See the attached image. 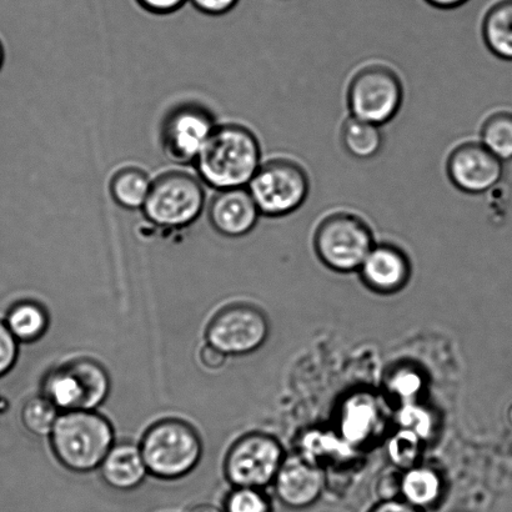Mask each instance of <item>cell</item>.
<instances>
[{"mask_svg":"<svg viewBox=\"0 0 512 512\" xmlns=\"http://www.w3.org/2000/svg\"><path fill=\"white\" fill-rule=\"evenodd\" d=\"M217 125V117L207 104L198 100L175 103L160 120V147L172 162L194 164Z\"/></svg>","mask_w":512,"mask_h":512,"instance_id":"cell-8","label":"cell"},{"mask_svg":"<svg viewBox=\"0 0 512 512\" xmlns=\"http://www.w3.org/2000/svg\"><path fill=\"white\" fill-rule=\"evenodd\" d=\"M486 47L499 59L512 62V0H496L481 23Z\"/></svg>","mask_w":512,"mask_h":512,"instance_id":"cell-19","label":"cell"},{"mask_svg":"<svg viewBox=\"0 0 512 512\" xmlns=\"http://www.w3.org/2000/svg\"><path fill=\"white\" fill-rule=\"evenodd\" d=\"M341 144L351 158L371 160L378 157L384 147L381 125L350 117L341 125Z\"/></svg>","mask_w":512,"mask_h":512,"instance_id":"cell-21","label":"cell"},{"mask_svg":"<svg viewBox=\"0 0 512 512\" xmlns=\"http://www.w3.org/2000/svg\"><path fill=\"white\" fill-rule=\"evenodd\" d=\"M423 385L420 373L406 368L395 371L389 381L391 393L399 396L401 400L405 401V404L413 403L415 396L423 389Z\"/></svg>","mask_w":512,"mask_h":512,"instance_id":"cell-27","label":"cell"},{"mask_svg":"<svg viewBox=\"0 0 512 512\" xmlns=\"http://www.w3.org/2000/svg\"><path fill=\"white\" fill-rule=\"evenodd\" d=\"M313 244L326 268L348 274L359 271L376 242L373 229L364 218L340 210L321 219L315 229Z\"/></svg>","mask_w":512,"mask_h":512,"instance_id":"cell-4","label":"cell"},{"mask_svg":"<svg viewBox=\"0 0 512 512\" xmlns=\"http://www.w3.org/2000/svg\"><path fill=\"white\" fill-rule=\"evenodd\" d=\"M247 188L261 217L284 218L303 207L309 197L310 179L299 162L278 157L263 160Z\"/></svg>","mask_w":512,"mask_h":512,"instance_id":"cell-5","label":"cell"},{"mask_svg":"<svg viewBox=\"0 0 512 512\" xmlns=\"http://www.w3.org/2000/svg\"><path fill=\"white\" fill-rule=\"evenodd\" d=\"M153 178L139 165L127 164L110 177L109 193L115 204L125 210H142L152 187Z\"/></svg>","mask_w":512,"mask_h":512,"instance_id":"cell-18","label":"cell"},{"mask_svg":"<svg viewBox=\"0 0 512 512\" xmlns=\"http://www.w3.org/2000/svg\"><path fill=\"white\" fill-rule=\"evenodd\" d=\"M224 512H273L270 500L260 489L237 488L225 501Z\"/></svg>","mask_w":512,"mask_h":512,"instance_id":"cell-26","label":"cell"},{"mask_svg":"<svg viewBox=\"0 0 512 512\" xmlns=\"http://www.w3.org/2000/svg\"><path fill=\"white\" fill-rule=\"evenodd\" d=\"M506 421H508V424L512 429V403L509 405L508 410H506Z\"/></svg>","mask_w":512,"mask_h":512,"instance_id":"cell-37","label":"cell"},{"mask_svg":"<svg viewBox=\"0 0 512 512\" xmlns=\"http://www.w3.org/2000/svg\"><path fill=\"white\" fill-rule=\"evenodd\" d=\"M59 415V410L43 395L27 401L22 411V420L30 433L48 436L52 434Z\"/></svg>","mask_w":512,"mask_h":512,"instance_id":"cell-24","label":"cell"},{"mask_svg":"<svg viewBox=\"0 0 512 512\" xmlns=\"http://www.w3.org/2000/svg\"><path fill=\"white\" fill-rule=\"evenodd\" d=\"M4 57H5L4 47H3L2 40H0V69H2V67H3Z\"/></svg>","mask_w":512,"mask_h":512,"instance_id":"cell-38","label":"cell"},{"mask_svg":"<svg viewBox=\"0 0 512 512\" xmlns=\"http://www.w3.org/2000/svg\"><path fill=\"white\" fill-rule=\"evenodd\" d=\"M285 460L283 446L268 434H249L229 451L225 471L237 488L263 489L274 483Z\"/></svg>","mask_w":512,"mask_h":512,"instance_id":"cell-10","label":"cell"},{"mask_svg":"<svg viewBox=\"0 0 512 512\" xmlns=\"http://www.w3.org/2000/svg\"><path fill=\"white\" fill-rule=\"evenodd\" d=\"M479 142L501 162L512 160V112L498 110L485 118L480 128Z\"/></svg>","mask_w":512,"mask_h":512,"instance_id":"cell-22","label":"cell"},{"mask_svg":"<svg viewBox=\"0 0 512 512\" xmlns=\"http://www.w3.org/2000/svg\"><path fill=\"white\" fill-rule=\"evenodd\" d=\"M446 173L456 189L466 194L489 192L504 177V163L478 140H468L451 150Z\"/></svg>","mask_w":512,"mask_h":512,"instance_id":"cell-12","label":"cell"},{"mask_svg":"<svg viewBox=\"0 0 512 512\" xmlns=\"http://www.w3.org/2000/svg\"><path fill=\"white\" fill-rule=\"evenodd\" d=\"M443 495V479L438 471L415 465L401 474V499L420 510L434 506Z\"/></svg>","mask_w":512,"mask_h":512,"instance_id":"cell-20","label":"cell"},{"mask_svg":"<svg viewBox=\"0 0 512 512\" xmlns=\"http://www.w3.org/2000/svg\"><path fill=\"white\" fill-rule=\"evenodd\" d=\"M7 326L15 339L29 343L39 339L47 330V314L37 304H19L10 311Z\"/></svg>","mask_w":512,"mask_h":512,"instance_id":"cell-23","label":"cell"},{"mask_svg":"<svg viewBox=\"0 0 512 512\" xmlns=\"http://www.w3.org/2000/svg\"><path fill=\"white\" fill-rule=\"evenodd\" d=\"M140 451L148 473L162 479H178L199 463L202 443L189 425L178 420L162 421L145 434Z\"/></svg>","mask_w":512,"mask_h":512,"instance_id":"cell-7","label":"cell"},{"mask_svg":"<svg viewBox=\"0 0 512 512\" xmlns=\"http://www.w3.org/2000/svg\"><path fill=\"white\" fill-rule=\"evenodd\" d=\"M261 217L248 188L217 190L208 207V218L215 232L227 238L252 233Z\"/></svg>","mask_w":512,"mask_h":512,"instance_id":"cell-14","label":"cell"},{"mask_svg":"<svg viewBox=\"0 0 512 512\" xmlns=\"http://www.w3.org/2000/svg\"><path fill=\"white\" fill-rule=\"evenodd\" d=\"M370 512H423L404 500L380 501Z\"/></svg>","mask_w":512,"mask_h":512,"instance_id":"cell-34","label":"cell"},{"mask_svg":"<svg viewBox=\"0 0 512 512\" xmlns=\"http://www.w3.org/2000/svg\"><path fill=\"white\" fill-rule=\"evenodd\" d=\"M404 95L403 80L395 69L386 64L370 63L351 77L346 104L351 117L383 127L399 114Z\"/></svg>","mask_w":512,"mask_h":512,"instance_id":"cell-6","label":"cell"},{"mask_svg":"<svg viewBox=\"0 0 512 512\" xmlns=\"http://www.w3.org/2000/svg\"><path fill=\"white\" fill-rule=\"evenodd\" d=\"M363 283L375 293H399L411 276V261L403 249L393 243H376L360 266Z\"/></svg>","mask_w":512,"mask_h":512,"instance_id":"cell-15","label":"cell"},{"mask_svg":"<svg viewBox=\"0 0 512 512\" xmlns=\"http://www.w3.org/2000/svg\"><path fill=\"white\" fill-rule=\"evenodd\" d=\"M105 370L94 361L75 360L60 366L44 380V396L55 408L68 411H93L109 394Z\"/></svg>","mask_w":512,"mask_h":512,"instance_id":"cell-9","label":"cell"},{"mask_svg":"<svg viewBox=\"0 0 512 512\" xmlns=\"http://www.w3.org/2000/svg\"><path fill=\"white\" fill-rule=\"evenodd\" d=\"M189 0H135L140 8L154 15H169L182 9Z\"/></svg>","mask_w":512,"mask_h":512,"instance_id":"cell-32","label":"cell"},{"mask_svg":"<svg viewBox=\"0 0 512 512\" xmlns=\"http://www.w3.org/2000/svg\"><path fill=\"white\" fill-rule=\"evenodd\" d=\"M50 439L65 468L88 473L102 465L113 448L114 433L108 420L93 411H68L59 415Z\"/></svg>","mask_w":512,"mask_h":512,"instance_id":"cell-3","label":"cell"},{"mask_svg":"<svg viewBox=\"0 0 512 512\" xmlns=\"http://www.w3.org/2000/svg\"><path fill=\"white\" fill-rule=\"evenodd\" d=\"M269 335L268 319L253 306H234L222 311L209 325L208 341L225 355L253 353Z\"/></svg>","mask_w":512,"mask_h":512,"instance_id":"cell-11","label":"cell"},{"mask_svg":"<svg viewBox=\"0 0 512 512\" xmlns=\"http://www.w3.org/2000/svg\"><path fill=\"white\" fill-rule=\"evenodd\" d=\"M421 441L420 436L413 431L400 429L389 443V456L396 468L404 471L413 468L419 458Z\"/></svg>","mask_w":512,"mask_h":512,"instance_id":"cell-25","label":"cell"},{"mask_svg":"<svg viewBox=\"0 0 512 512\" xmlns=\"http://www.w3.org/2000/svg\"><path fill=\"white\" fill-rule=\"evenodd\" d=\"M425 3L440 10H453L463 7L469 0H424Z\"/></svg>","mask_w":512,"mask_h":512,"instance_id":"cell-35","label":"cell"},{"mask_svg":"<svg viewBox=\"0 0 512 512\" xmlns=\"http://www.w3.org/2000/svg\"><path fill=\"white\" fill-rule=\"evenodd\" d=\"M188 512H224V511L218 509L217 506H214V505L202 504V505L194 506V508L190 509Z\"/></svg>","mask_w":512,"mask_h":512,"instance_id":"cell-36","label":"cell"},{"mask_svg":"<svg viewBox=\"0 0 512 512\" xmlns=\"http://www.w3.org/2000/svg\"><path fill=\"white\" fill-rule=\"evenodd\" d=\"M225 359H227V355L210 344L204 346L203 350L200 351V360H202V364L205 368L210 370H218L222 368L225 364Z\"/></svg>","mask_w":512,"mask_h":512,"instance_id":"cell-33","label":"cell"},{"mask_svg":"<svg viewBox=\"0 0 512 512\" xmlns=\"http://www.w3.org/2000/svg\"><path fill=\"white\" fill-rule=\"evenodd\" d=\"M431 416L428 410L420 408L414 403L405 404L403 410L399 413V424L401 429L413 431L414 434L425 439L429 436L430 430L433 429Z\"/></svg>","mask_w":512,"mask_h":512,"instance_id":"cell-28","label":"cell"},{"mask_svg":"<svg viewBox=\"0 0 512 512\" xmlns=\"http://www.w3.org/2000/svg\"><path fill=\"white\" fill-rule=\"evenodd\" d=\"M261 163V145L252 129L240 123H218L194 167L202 182L217 192L247 188Z\"/></svg>","mask_w":512,"mask_h":512,"instance_id":"cell-1","label":"cell"},{"mask_svg":"<svg viewBox=\"0 0 512 512\" xmlns=\"http://www.w3.org/2000/svg\"><path fill=\"white\" fill-rule=\"evenodd\" d=\"M198 12L210 17H220L238 7L240 0H189Z\"/></svg>","mask_w":512,"mask_h":512,"instance_id":"cell-31","label":"cell"},{"mask_svg":"<svg viewBox=\"0 0 512 512\" xmlns=\"http://www.w3.org/2000/svg\"><path fill=\"white\" fill-rule=\"evenodd\" d=\"M401 474L400 469L389 471L381 476L376 488L380 501L398 500L401 496Z\"/></svg>","mask_w":512,"mask_h":512,"instance_id":"cell-30","label":"cell"},{"mask_svg":"<svg viewBox=\"0 0 512 512\" xmlns=\"http://www.w3.org/2000/svg\"><path fill=\"white\" fill-rule=\"evenodd\" d=\"M380 423L378 401L373 395L358 393L350 395L341 406L339 431L345 444L359 445L373 435Z\"/></svg>","mask_w":512,"mask_h":512,"instance_id":"cell-16","label":"cell"},{"mask_svg":"<svg viewBox=\"0 0 512 512\" xmlns=\"http://www.w3.org/2000/svg\"><path fill=\"white\" fill-rule=\"evenodd\" d=\"M100 471L105 483L119 491L138 488L148 474L142 451L133 444L113 446L100 465Z\"/></svg>","mask_w":512,"mask_h":512,"instance_id":"cell-17","label":"cell"},{"mask_svg":"<svg viewBox=\"0 0 512 512\" xmlns=\"http://www.w3.org/2000/svg\"><path fill=\"white\" fill-rule=\"evenodd\" d=\"M17 339L7 325L0 323V376L7 373L17 360Z\"/></svg>","mask_w":512,"mask_h":512,"instance_id":"cell-29","label":"cell"},{"mask_svg":"<svg viewBox=\"0 0 512 512\" xmlns=\"http://www.w3.org/2000/svg\"><path fill=\"white\" fill-rule=\"evenodd\" d=\"M205 204V184L198 174L168 169L153 178L142 212L154 227L182 230L197 222Z\"/></svg>","mask_w":512,"mask_h":512,"instance_id":"cell-2","label":"cell"},{"mask_svg":"<svg viewBox=\"0 0 512 512\" xmlns=\"http://www.w3.org/2000/svg\"><path fill=\"white\" fill-rule=\"evenodd\" d=\"M276 498L286 508L308 509L318 503L324 493L326 478L323 469L304 456L285 458L274 480Z\"/></svg>","mask_w":512,"mask_h":512,"instance_id":"cell-13","label":"cell"}]
</instances>
